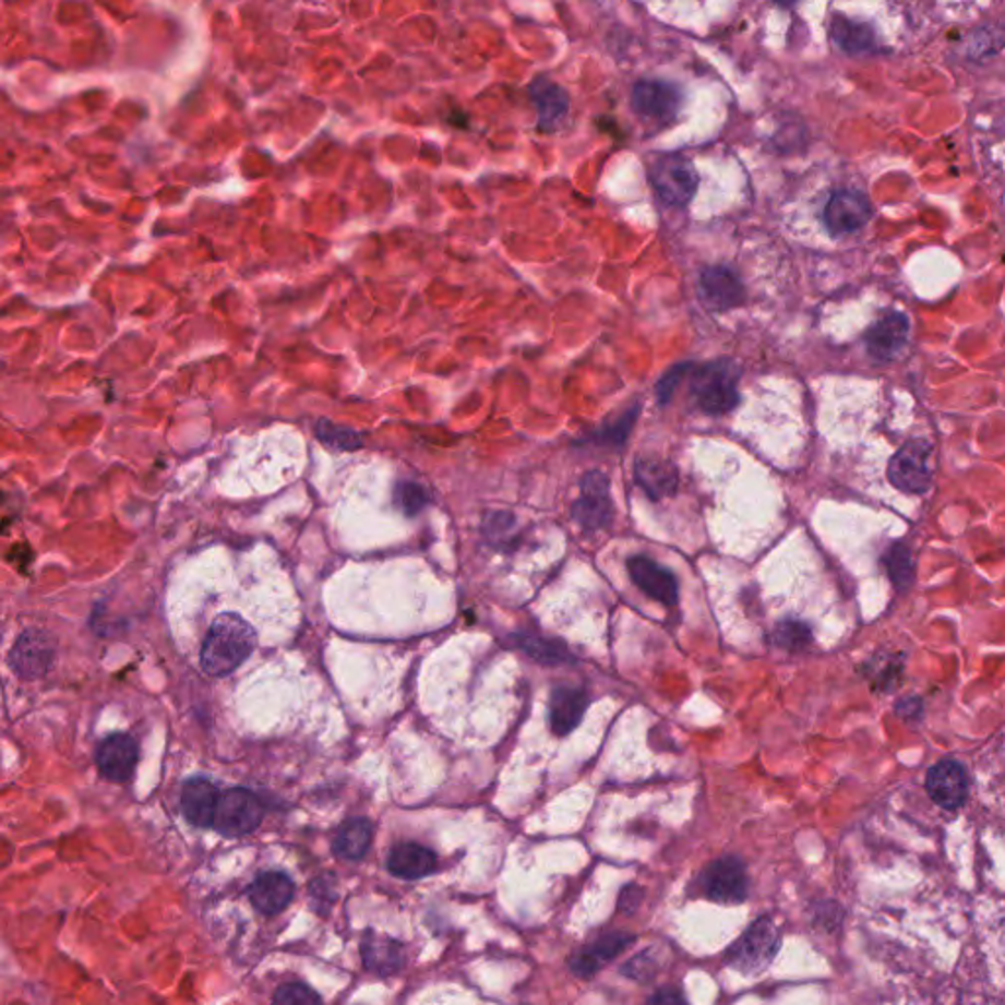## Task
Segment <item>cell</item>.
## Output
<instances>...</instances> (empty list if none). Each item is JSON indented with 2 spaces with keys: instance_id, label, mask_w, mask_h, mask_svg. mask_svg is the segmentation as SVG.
I'll list each match as a JSON object with an SVG mask.
<instances>
[{
  "instance_id": "obj_13",
  "label": "cell",
  "mask_w": 1005,
  "mask_h": 1005,
  "mask_svg": "<svg viewBox=\"0 0 1005 1005\" xmlns=\"http://www.w3.org/2000/svg\"><path fill=\"white\" fill-rule=\"evenodd\" d=\"M872 216L870 201L857 191H837L825 206V226L833 236L852 235Z\"/></svg>"
},
{
  "instance_id": "obj_2",
  "label": "cell",
  "mask_w": 1005,
  "mask_h": 1005,
  "mask_svg": "<svg viewBox=\"0 0 1005 1005\" xmlns=\"http://www.w3.org/2000/svg\"><path fill=\"white\" fill-rule=\"evenodd\" d=\"M739 370L729 360L711 361L693 371L692 393L707 415H725L739 403Z\"/></svg>"
},
{
  "instance_id": "obj_3",
  "label": "cell",
  "mask_w": 1005,
  "mask_h": 1005,
  "mask_svg": "<svg viewBox=\"0 0 1005 1005\" xmlns=\"http://www.w3.org/2000/svg\"><path fill=\"white\" fill-rule=\"evenodd\" d=\"M780 947V933L774 921L762 918L727 953V962L742 974H758L770 967Z\"/></svg>"
},
{
  "instance_id": "obj_31",
  "label": "cell",
  "mask_w": 1005,
  "mask_h": 1005,
  "mask_svg": "<svg viewBox=\"0 0 1005 1005\" xmlns=\"http://www.w3.org/2000/svg\"><path fill=\"white\" fill-rule=\"evenodd\" d=\"M886 566L899 589H906L913 582V557L904 545H896L889 550L886 554Z\"/></svg>"
},
{
  "instance_id": "obj_36",
  "label": "cell",
  "mask_w": 1005,
  "mask_h": 1005,
  "mask_svg": "<svg viewBox=\"0 0 1005 1005\" xmlns=\"http://www.w3.org/2000/svg\"><path fill=\"white\" fill-rule=\"evenodd\" d=\"M650 1005H687L685 997L672 988H662L658 990L655 996L650 997Z\"/></svg>"
},
{
  "instance_id": "obj_16",
  "label": "cell",
  "mask_w": 1005,
  "mask_h": 1005,
  "mask_svg": "<svg viewBox=\"0 0 1005 1005\" xmlns=\"http://www.w3.org/2000/svg\"><path fill=\"white\" fill-rule=\"evenodd\" d=\"M908 316L901 313L886 314L866 333V350L874 360L892 361L908 346Z\"/></svg>"
},
{
  "instance_id": "obj_12",
  "label": "cell",
  "mask_w": 1005,
  "mask_h": 1005,
  "mask_svg": "<svg viewBox=\"0 0 1005 1005\" xmlns=\"http://www.w3.org/2000/svg\"><path fill=\"white\" fill-rule=\"evenodd\" d=\"M928 793L943 810L955 811L965 805L968 798V776L965 766L957 761H941L928 771Z\"/></svg>"
},
{
  "instance_id": "obj_30",
  "label": "cell",
  "mask_w": 1005,
  "mask_h": 1005,
  "mask_svg": "<svg viewBox=\"0 0 1005 1005\" xmlns=\"http://www.w3.org/2000/svg\"><path fill=\"white\" fill-rule=\"evenodd\" d=\"M395 503L407 517H415V515H419L422 509L429 505L430 498L427 489L419 486V483L403 481L395 488Z\"/></svg>"
},
{
  "instance_id": "obj_27",
  "label": "cell",
  "mask_w": 1005,
  "mask_h": 1005,
  "mask_svg": "<svg viewBox=\"0 0 1005 1005\" xmlns=\"http://www.w3.org/2000/svg\"><path fill=\"white\" fill-rule=\"evenodd\" d=\"M830 38L847 53H864L874 46V34L869 24L837 16L830 24Z\"/></svg>"
},
{
  "instance_id": "obj_1",
  "label": "cell",
  "mask_w": 1005,
  "mask_h": 1005,
  "mask_svg": "<svg viewBox=\"0 0 1005 1005\" xmlns=\"http://www.w3.org/2000/svg\"><path fill=\"white\" fill-rule=\"evenodd\" d=\"M258 636L254 626L236 613L216 617L201 648V666L213 678L236 672L254 653Z\"/></svg>"
},
{
  "instance_id": "obj_32",
  "label": "cell",
  "mask_w": 1005,
  "mask_h": 1005,
  "mask_svg": "<svg viewBox=\"0 0 1005 1005\" xmlns=\"http://www.w3.org/2000/svg\"><path fill=\"white\" fill-rule=\"evenodd\" d=\"M272 1005H323V1000L303 982H289L277 988Z\"/></svg>"
},
{
  "instance_id": "obj_24",
  "label": "cell",
  "mask_w": 1005,
  "mask_h": 1005,
  "mask_svg": "<svg viewBox=\"0 0 1005 1005\" xmlns=\"http://www.w3.org/2000/svg\"><path fill=\"white\" fill-rule=\"evenodd\" d=\"M373 825L366 817H354L342 823L334 835L333 852L342 860H361L371 847Z\"/></svg>"
},
{
  "instance_id": "obj_23",
  "label": "cell",
  "mask_w": 1005,
  "mask_h": 1005,
  "mask_svg": "<svg viewBox=\"0 0 1005 1005\" xmlns=\"http://www.w3.org/2000/svg\"><path fill=\"white\" fill-rule=\"evenodd\" d=\"M636 483L650 499L668 498L678 489V469L672 462L660 458H641L635 464Z\"/></svg>"
},
{
  "instance_id": "obj_17",
  "label": "cell",
  "mask_w": 1005,
  "mask_h": 1005,
  "mask_svg": "<svg viewBox=\"0 0 1005 1005\" xmlns=\"http://www.w3.org/2000/svg\"><path fill=\"white\" fill-rule=\"evenodd\" d=\"M294 894V882L284 872H262L248 889L252 906L264 916H277L285 911Z\"/></svg>"
},
{
  "instance_id": "obj_25",
  "label": "cell",
  "mask_w": 1005,
  "mask_h": 1005,
  "mask_svg": "<svg viewBox=\"0 0 1005 1005\" xmlns=\"http://www.w3.org/2000/svg\"><path fill=\"white\" fill-rule=\"evenodd\" d=\"M633 941L635 938L629 935H609V937L599 938L594 947L586 948L572 958V968L579 977H594L599 968L609 960H613L617 955H621Z\"/></svg>"
},
{
  "instance_id": "obj_33",
  "label": "cell",
  "mask_w": 1005,
  "mask_h": 1005,
  "mask_svg": "<svg viewBox=\"0 0 1005 1005\" xmlns=\"http://www.w3.org/2000/svg\"><path fill=\"white\" fill-rule=\"evenodd\" d=\"M309 896H311V901H313V908L316 913L321 916H326L331 908L336 901V878L333 874H323L319 878H314L309 886Z\"/></svg>"
},
{
  "instance_id": "obj_11",
  "label": "cell",
  "mask_w": 1005,
  "mask_h": 1005,
  "mask_svg": "<svg viewBox=\"0 0 1005 1005\" xmlns=\"http://www.w3.org/2000/svg\"><path fill=\"white\" fill-rule=\"evenodd\" d=\"M137 744L130 734L115 732L100 742L95 754L98 771L103 778L115 783H127L137 766Z\"/></svg>"
},
{
  "instance_id": "obj_4",
  "label": "cell",
  "mask_w": 1005,
  "mask_h": 1005,
  "mask_svg": "<svg viewBox=\"0 0 1005 1005\" xmlns=\"http://www.w3.org/2000/svg\"><path fill=\"white\" fill-rule=\"evenodd\" d=\"M264 815V803L254 791L232 788V790L220 793L213 829L230 839L246 837V835H252L262 825Z\"/></svg>"
},
{
  "instance_id": "obj_15",
  "label": "cell",
  "mask_w": 1005,
  "mask_h": 1005,
  "mask_svg": "<svg viewBox=\"0 0 1005 1005\" xmlns=\"http://www.w3.org/2000/svg\"><path fill=\"white\" fill-rule=\"evenodd\" d=\"M631 103L641 117L670 120L682 107V93L666 81H638Z\"/></svg>"
},
{
  "instance_id": "obj_19",
  "label": "cell",
  "mask_w": 1005,
  "mask_h": 1005,
  "mask_svg": "<svg viewBox=\"0 0 1005 1005\" xmlns=\"http://www.w3.org/2000/svg\"><path fill=\"white\" fill-rule=\"evenodd\" d=\"M361 960L363 967L380 977H391L399 972L405 965V950L400 943L390 937L368 931L361 941Z\"/></svg>"
},
{
  "instance_id": "obj_10",
  "label": "cell",
  "mask_w": 1005,
  "mask_h": 1005,
  "mask_svg": "<svg viewBox=\"0 0 1005 1005\" xmlns=\"http://www.w3.org/2000/svg\"><path fill=\"white\" fill-rule=\"evenodd\" d=\"M699 297L703 304L715 311V313H725L731 311L744 303V285H742L739 275L732 272L731 267L725 265H715L703 270L702 279H699Z\"/></svg>"
},
{
  "instance_id": "obj_22",
  "label": "cell",
  "mask_w": 1005,
  "mask_h": 1005,
  "mask_svg": "<svg viewBox=\"0 0 1005 1005\" xmlns=\"http://www.w3.org/2000/svg\"><path fill=\"white\" fill-rule=\"evenodd\" d=\"M530 97L537 107L538 127L542 130H554L566 118L570 97L557 83L548 79H538L530 85Z\"/></svg>"
},
{
  "instance_id": "obj_7",
  "label": "cell",
  "mask_w": 1005,
  "mask_h": 1005,
  "mask_svg": "<svg viewBox=\"0 0 1005 1005\" xmlns=\"http://www.w3.org/2000/svg\"><path fill=\"white\" fill-rule=\"evenodd\" d=\"M650 181L666 205L683 206L692 201L699 179L687 157L662 156L650 167Z\"/></svg>"
},
{
  "instance_id": "obj_35",
  "label": "cell",
  "mask_w": 1005,
  "mask_h": 1005,
  "mask_svg": "<svg viewBox=\"0 0 1005 1005\" xmlns=\"http://www.w3.org/2000/svg\"><path fill=\"white\" fill-rule=\"evenodd\" d=\"M690 370H692V366H687V363H685V366H675V368H673L670 373H666L665 380L658 383V399H660V403L670 400L673 390H675V385H678L680 380H682L683 373Z\"/></svg>"
},
{
  "instance_id": "obj_18",
  "label": "cell",
  "mask_w": 1005,
  "mask_h": 1005,
  "mask_svg": "<svg viewBox=\"0 0 1005 1005\" xmlns=\"http://www.w3.org/2000/svg\"><path fill=\"white\" fill-rule=\"evenodd\" d=\"M220 793L213 781L206 778H191L181 790V811L186 819L199 829L215 825L216 805Z\"/></svg>"
},
{
  "instance_id": "obj_8",
  "label": "cell",
  "mask_w": 1005,
  "mask_h": 1005,
  "mask_svg": "<svg viewBox=\"0 0 1005 1005\" xmlns=\"http://www.w3.org/2000/svg\"><path fill=\"white\" fill-rule=\"evenodd\" d=\"M572 517L579 527L597 530L613 521V501L609 479L601 471H589L582 479V495L572 507Z\"/></svg>"
},
{
  "instance_id": "obj_34",
  "label": "cell",
  "mask_w": 1005,
  "mask_h": 1005,
  "mask_svg": "<svg viewBox=\"0 0 1005 1005\" xmlns=\"http://www.w3.org/2000/svg\"><path fill=\"white\" fill-rule=\"evenodd\" d=\"M636 412H638V410H631V412H626L625 417L619 420L615 427H611V429L603 430V432L599 434V439H601V442H607V444H615V446H621V444L625 442L626 436H629V432H631V429H633V424H635Z\"/></svg>"
},
{
  "instance_id": "obj_26",
  "label": "cell",
  "mask_w": 1005,
  "mask_h": 1005,
  "mask_svg": "<svg viewBox=\"0 0 1005 1005\" xmlns=\"http://www.w3.org/2000/svg\"><path fill=\"white\" fill-rule=\"evenodd\" d=\"M513 645L525 650L530 658H535L540 665L558 666L564 662H574V656L570 655L566 645L547 638V636L535 635H513Z\"/></svg>"
},
{
  "instance_id": "obj_5",
  "label": "cell",
  "mask_w": 1005,
  "mask_h": 1005,
  "mask_svg": "<svg viewBox=\"0 0 1005 1005\" xmlns=\"http://www.w3.org/2000/svg\"><path fill=\"white\" fill-rule=\"evenodd\" d=\"M931 454L933 446L928 440H909L898 454L889 459L888 479L894 488L913 495L928 493L931 488Z\"/></svg>"
},
{
  "instance_id": "obj_21",
  "label": "cell",
  "mask_w": 1005,
  "mask_h": 1005,
  "mask_svg": "<svg viewBox=\"0 0 1005 1005\" xmlns=\"http://www.w3.org/2000/svg\"><path fill=\"white\" fill-rule=\"evenodd\" d=\"M587 693L579 687L562 685L552 693L550 699V725L558 737H566L584 719L587 709Z\"/></svg>"
},
{
  "instance_id": "obj_20",
  "label": "cell",
  "mask_w": 1005,
  "mask_h": 1005,
  "mask_svg": "<svg viewBox=\"0 0 1005 1005\" xmlns=\"http://www.w3.org/2000/svg\"><path fill=\"white\" fill-rule=\"evenodd\" d=\"M387 870L395 878H424L436 870V854L417 842H400L391 849Z\"/></svg>"
},
{
  "instance_id": "obj_28",
  "label": "cell",
  "mask_w": 1005,
  "mask_h": 1005,
  "mask_svg": "<svg viewBox=\"0 0 1005 1005\" xmlns=\"http://www.w3.org/2000/svg\"><path fill=\"white\" fill-rule=\"evenodd\" d=\"M771 645L778 646L781 650H803L811 643L810 626L801 621H781L774 626L770 635Z\"/></svg>"
},
{
  "instance_id": "obj_29",
  "label": "cell",
  "mask_w": 1005,
  "mask_h": 1005,
  "mask_svg": "<svg viewBox=\"0 0 1005 1005\" xmlns=\"http://www.w3.org/2000/svg\"><path fill=\"white\" fill-rule=\"evenodd\" d=\"M314 432H316V436L323 444L334 450H358L363 444L360 432L346 429V427H338L331 420H319Z\"/></svg>"
},
{
  "instance_id": "obj_6",
  "label": "cell",
  "mask_w": 1005,
  "mask_h": 1005,
  "mask_svg": "<svg viewBox=\"0 0 1005 1005\" xmlns=\"http://www.w3.org/2000/svg\"><path fill=\"white\" fill-rule=\"evenodd\" d=\"M56 650L58 646L53 636L41 629H28L12 646L9 666L20 680H39L51 670Z\"/></svg>"
},
{
  "instance_id": "obj_14",
  "label": "cell",
  "mask_w": 1005,
  "mask_h": 1005,
  "mask_svg": "<svg viewBox=\"0 0 1005 1005\" xmlns=\"http://www.w3.org/2000/svg\"><path fill=\"white\" fill-rule=\"evenodd\" d=\"M629 574L633 577L636 586L641 587L646 596L653 597L658 603L668 607L678 603V597H680L678 579H675L670 570L660 566L653 558H631L629 560Z\"/></svg>"
},
{
  "instance_id": "obj_9",
  "label": "cell",
  "mask_w": 1005,
  "mask_h": 1005,
  "mask_svg": "<svg viewBox=\"0 0 1005 1005\" xmlns=\"http://www.w3.org/2000/svg\"><path fill=\"white\" fill-rule=\"evenodd\" d=\"M703 894L719 904H739L746 898V870L734 857L715 860L702 874Z\"/></svg>"
}]
</instances>
